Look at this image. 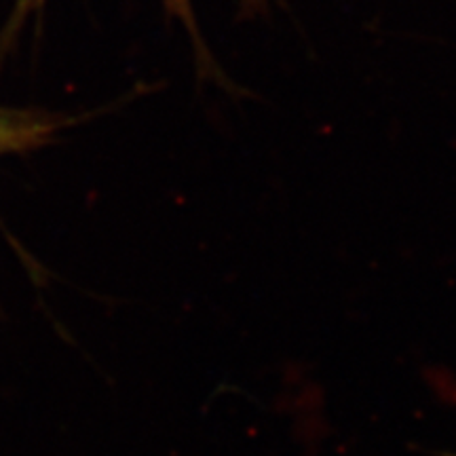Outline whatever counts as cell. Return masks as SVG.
I'll return each instance as SVG.
<instances>
[{
  "label": "cell",
  "mask_w": 456,
  "mask_h": 456,
  "mask_svg": "<svg viewBox=\"0 0 456 456\" xmlns=\"http://www.w3.org/2000/svg\"><path fill=\"white\" fill-rule=\"evenodd\" d=\"M163 3H165V9H167L169 17H174V20L182 21V26L186 28L188 34H191L192 43H195L199 53H203V51H201L203 41H201V34H199V28H197L195 11H192V0H163ZM243 3L249 4L252 9H258V7H265L269 0H243Z\"/></svg>",
  "instance_id": "7a4b0ae2"
},
{
  "label": "cell",
  "mask_w": 456,
  "mask_h": 456,
  "mask_svg": "<svg viewBox=\"0 0 456 456\" xmlns=\"http://www.w3.org/2000/svg\"><path fill=\"white\" fill-rule=\"evenodd\" d=\"M60 125L49 114L0 106V157L21 155L49 144Z\"/></svg>",
  "instance_id": "6da1fadb"
},
{
  "label": "cell",
  "mask_w": 456,
  "mask_h": 456,
  "mask_svg": "<svg viewBox=\"0 0 456 456\" xmlns=\"http://www.w3.org/2000/svg\"><path fill=\"white\" fill-rule=\"evenodd\" d=\"M43 0H20V7L21 9H34L37 4H41Z\"/></svg>",
  "instance_id": "3957f363"
}]
</instances>
